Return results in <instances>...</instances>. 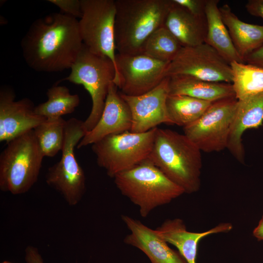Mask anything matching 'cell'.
I'll return each mask as SVG.
<instances>
[{
    "instance_id": "cell-18",
    "label": "cell",
    "mask_w": 263,
    "mask_h": 263,
    "mask_svg": "<svg viewBox=\"0 0 263 263\" xmlns=\"http://www.w3.org/2000/svg\"><path fill=\"white\" fill-rule=\"evenodd\" d=\"M263 121V92L238 100L235 117L227 148L240 163L244 162V151L242 136L248 129L257 128Z\"/></svg>"
},
{
    "instance_id": "cell-34",
    "label": "cell",
    "mask_w": 263,
    "mask_h": 263,
    "mask_svg": "<svg viewBox=\"0 0 263 263\" xmlns=\"http://www.w3.org/2000/svg\"><path fill=\"white\" fill-rule=\"evenodd\" d=\"M0 263H12L11 262H9V261H4Z\"/></svg>"
},
{
    "instance_id": "cell-22",
    "label": "cell",
    "mask_w": 263,
    "mask_h": 263,
    "mask_svg": "<svg viewBox=\"0 0 263 263\" xmlns=\"http://www.w3.org/2000/svg\"><path fill=\"white\" fill-rule=\"evenodd\" d=\"M219 2L218 0H207L205 8L207 22L205 43L215 49L229 64L234 61L244 63L238 54L223 22L218 6Z\"/></svg>"
},
{
    "instance_id": "cell-7",
    "label": "cell",
    "mask_w": 263,
    "mask_h": 263,
    "mask_svg": "<svg viewBox=\"0 0 263 263\" xmlns=\"http://www.w3.org/2000/svg\"><path fill=\"white\" fill-rule=\"evenodd\" d=\"M157 128L142 133L127 131L108 135L92 144L99 167L114 178L149 158Z\"/></svg>"
},
{
    "instance_id": "cell-26",
    "label": "cell",
    "mask_w": 263,
    "mask_h": 263,
    "mask_svg": "<svg viewBox=\"0 0 263 263\" xmlns=\"http://www.w3.org/2000/svg\"><path fill=\"white\" fill-rule=\"evenodd\" d=\"M66 120L62 117L46 119L33 132L44 156L54 157L61 151Z\"/></svg>"
},
{
    "instance_id": "cell-25",
    "label": "cell",
    "mask_w": 263,
    "mask_h": 263,
    "mask_svg": "<svg viewBox=\"0 0 263 263\" xmlns=\"http://www.w3.org/2000/svg\"><path fill=\"white\" fill-rule=\"evenodd\" d=\"M47 100L35 106L36 113L46 119H56L73 113L80 103L76 94H71L66 86L55 85L48 89Z\"/></svg>"
},
{
    "instance_id": "cell-27",
    "label": "cell",
    "mask_w": 263,
    "mask_h": 263,
    "mask_svg": "<svg viewBox=\"0 0 263 263\" xmlns=\"http://www.w3.org/2000/svg\"><path fill=\"white\" fill-rule=\"evenodd\" d=\"M182 47L177 38L163 26L149 36L143 45L141 53L160 61L170 62Z\"/></svg>"
},
{
    "instance_id": "cell-21",
    "label": "cell",
    "mask_w": 263,
    "mask_h": 263,
    "mask_svg": "<svg viewBox=\"0 0 263 263\" xmlns=\"http://www.w3.org/2000/svg\"><path fill=\"white\" fill-rule=\"evenodd\" d=\"M219 9L233 45L244 63L249 55L263 45V25L240 20L227 4L219 7Z\"/></svg>"
},
{
    "instance_id": "cell-33",
    "label": "cell",
    "mask_w": 263,
    "mask_h": 263,
    "mask_svg": "<svg viewBox=\"0 0 263 263\" xmlns=\"http://www.w3.org/2000/svg\"><path fill=\"white\" fill-rule=\"evenodd\" d=\"M253 235L258 240L263 241V215L253 231Z\"/></svg>"
},
{
    "instance_id": "cell-13",
    "label": "cell",
    "mask_w": 263,
    "mask_h": 263,
    "mask_svg": "<svg viewBox=\"0 0 263 263\" xmlns=\"http://www.w3.org/2000/svg\"><path fill=\"white\" fill-rule=\"evenodd\" d=\"M169 77L167 76L151 90L137 96L120 93L128 105L132 117L130 132H147L161 124H173L167 111V99L169 94Z\"/></svg>"
},
{
    "instance_id": "cell-16",
    "label": "cell",
    "mask_w": 263,
    "mask_h": 263,
    "mask_svg": "<svg viewBox=\"0 0 263 263\" xmlns=\"http://www.w3.org/2000/svg\"><path fill=\"white\" fill-rule=\"evenodd\" d=\"M121 219L130 231L124 243L141 250L151 263H188L179 253L168 246L156 229L128 215H122Z\"/></svg>"
},
{
    "instance_id": "cell-1",
    "label": "cell",
    "mask_w": 263,
    "mask_h": 263,
    "mask_svg": "<svg viewBox=\"0 0 263 263\" xmlns=\"http://www.w3.org/2000/svg\"><path fill=\"white\" fill-rule=\"evenodd\" d=\"M83 46L78 20L63 13H51L34 21L21 43L27 64L47 73L70 69Z\"/></svg>"
},
{
    "instance_id": "cell-11",
    "label": "cell",
    "mask_w": 263,
    "mask_h": 263,
    "mask_svg": "<svg viewBox=\"0 0 263 263\" xmlns=\"http://www.w3.org/2000/svg\"><path fill=\"white\" fill-rule=\"evenodd\" d=\"M174 75H189L210 82H232L230 64L206 43L182 47L166 71V77Z\"/></svg>"
},
{
    "instance_id": "cell-23",
    "label": "cell",
    "mask_w": 263,
    "mask_h": 263,
    "mask_svg": "<svg viewBox=\"0 0 263 263\" xmlns=\"http://www.w3.org/2000/svg\"><path fill=\"white\" fill-rule=\"evenodd\" d=\"M212 103L187 95L169 94L166 104L172 124L184 127L200 118Z\"/></svg>"
},
{
    "instance_id": "cell-20",
    "label": "cell",
    "mask_w": 263,
    "mask_h": 263,
    "mask_svg": "<svg viewBox=\"0 0 263 263\" xmlns=\"http://www.w3.org/2000/svg\"><path fill=\"white\" fill-rule=\"evenodd\" d=\"M169 77V94L183 95L214 102L235 97L232 84L201 80L187 75Z\"/></svg>"
},
{
    "instance_id": "cell-24",
    "label": "cell",
    "mask_w": 263,
    "mask_h": 263,
    "mask_svg": "<svg viewBox=\"0 0 263 263\" xmlns=\"http://www.w3.org/2000/svg\"><path fill=\"white\" fill-rule=\"evenodd\" d=\"M232 85L235 97L242 100L263 92V69L255 65L232 61Z\"/></svg>"
},
{
    "instance_id": "cell-14",
    "label": "cell",
    "mask_w": 263,
    "mask_h": 263,
    "mask_svg": "<svg viewBox=\"0 0 263 263\" xmlns=\"http://www.w3.org/2000/svg\"><path fill=\"white\" fill-rule=\"evenodd\" d=\"M28 98L15 100L13 90L7 87L0 91V141L8 143L33 130L46 118L37 114Z\"/></svg>"
},
{
    "instance_id": "cell-3",
    "label": "cell",
    "mask_w": 263,
    "mask_h": 263,
    "mask_svg": "<svg viewBox=\"0 0 263 263\" xmlns=\"http://www.w3.org/2000/svg\"><path fill=\"white\" fill-rule=\"evenodd\" d=\"M114 39L121 54H140L145 41L164 26L172 0H115Z\"/></svg>"
},
{
    "instance_id": "cell-10",
    "label": "cell",
    "mask_w": 263,
    "mask_h": 263,
    "mask_svg": "<svg viewBox=\"0 0 263 263\" xmlns=\"http://www.w3.org/2000/svg\"><path fill=\"white\" fill-rule=\"evenodd\" d=\"M237 104L236 97L213 102L200 118L183 127L184 134L201 151L218 152L227 148Z\"/></svg>"
},
{
    "instance_id": "cell-8",
    "label": "cell",
    "mask_w": 263,
    "mask_h": 263,
    "mask_svg": "<svg viewBox=\"0 0 263 263\" xmlns=\"http://www.w3.org/2000/svg\"><path fill=\"white\" fill-rule=\"evenodd\" d=\"M86 133L83 121L66 120L64 144L60 160L49 168L46 182L59 192L69 206L76 205L86 188L84 172L75 154V149Z\"/></svg>"
},
{
    "instance_id": "cell-9",
    "label": "cell",
    "mask_w": 263,
    "mask_h": 263,
    "mask_svg": "<svg viewBox=\"0 0 263 263\" xmlns=\"http://www.w3.org/2000/svg\"><path fill=\"white\" fill-rule=\"evenodd\" d=\"M82 16L78 20L83 44L92 53L110 58L115 65L114 0H81Z\"/></svg>"
},
{
    "instance_id": "cell-12",
    "label": "cell",
    "mask_w": 263,
    "mask_h": 263,
    "mask_svg": "<svg viewBox=\"0 0 263 263\" xmlns=\"http://www.w3.org/2000/svg\"><path fill=\"white\" fill-rule=\"evenodd\" d=\"M169 63V62L160 61L143 53H117V76L113 82L124 94L141 95L156 87L166 77Z\"/></svg>"
},
{
    "instance_id": "cell-4",
    "label": "cell",
    "mask_w": 263,
    "mask_h": 263,
    "mask_svg": "<svg viewBox=\"0 0 263 263\" xmlns=\"http://www.w3.org/2000/svg\"><path fill=\"white\" fill-rule=\"evenodd\" d=\"M113 179L122 194L139 207L140 214L144 218L156 207L185 193L148 158Z\"/></svg>"
},
{
    "instance_id": "cell-17",
    "label": "cell",
    "mask_w": 263,
    "mask_h": 263,
    "mask_svg": "<svg viewBox=\"0 0 263 263\" xmlns=\"http://www.w3.org/2000/svg\"><path fill=\"white\" fill-rule=\"evenodd\" d=\"M229 223H220L202 232L188 231L183 221L179 218L167 220L156 230L167 243L175 246L188 263H196L198 245L200 240L208 235L226 233L232 229Z\"/></svg>"
},
{
    "instance_id": "cell-5",
    "label": "cell",
    "mask_w": 263,
    "mask_h": 263,
    "mask_svg": "<svg viewBox=\"0 0 263 263\" xmlns=\"http://www.w3.org/2000/svg\"><path fill=\"white\" fill-rule=\"evenodd\" d=\"M44 155L30 131L7 143L0 155V189L13 195L28 191L37 182Z\"/></svg>"
},
{
    "instance_id": "cell-15",
    "label": "cell",
    "mask_w": 263,
    "mask_h": 263,
    "mask_svg": "<svg viewBox=\"0 0 263 263\" xmlns=\"http://www.w3.org/2000/svg\"><path fill=\"white\" fill-rule=\"evenodd\" d=\"M113 82L110 85L104 108L95 127L86 133L77 146L80 149L111 134L130 131L132 117L130 108L117 91Z\"/></svg>"
},
{
    "instance_id": "cell-2",
    "label": "cell",
    "mask_w": 263,
    "mask_h": 263,
    "mask_svg": "<svg viewBox=\"0 0 263 263\" xmlns=\"http://www.w3.org/2000/svg\"><path fill=\"white\" fill-rule=\"evenodd\" d=\"M201 151L184 134L157 127L148 159L185 193L190 194L200 188Z\"/></svg>"
},
{
    "instance_id": "cell-28",
    "label": "cell",
    "mask_w": 263,
    "mask_h": 263,
    "mask_svg": "<svg viewBox=\"0 0 263 263\" xmlns=\"http://www.w3.org/2000/svg\"><path fill=\"white\" fill-rule=\"evenodd\" d=\"M48 1L59 7L63 13L74 18H81V0H49Z\"/></svg>"
},
{
    "instance_id": "cell-19",
    "label": "cell",
    "mask_w": 263,
    "mask_h": 263,
    "mask_svg": "<svg viewBox=\"0 0 263 263\" xmlns=\"http://www.w3.org/2000/svg\"><path fill=\"white\" fill-rule=\"evenodd\" d=\"M172 2L164 26L182 47H193L205 43L207 34L206 17L194 16Z\"/></svg>"
},
{
    "instance_id": "cell-31",
    "label": "cell",
    "mask_w": 263,
    "mask_h": 263,
    "mask_svg": "<svg viewBox=\"0 0 263 263\" xmlns=\"http://www.w3.org/2000/svg\"><path fill=\"white\" fill-rule=\"evenodd\" d=\"M24 258L26 263H44L38 248L32 245L26 247Z\"/></svg>"
},
{
    "instance_id": "cell-29",
    "label": "cell",
    "mask_w": 263,
    "mask_h": 263,
    "mask_svg": "<svg viewBox=\"0 0 263 263\" xmlns=\"http://www.w3.org/2000/svg\"><path fill=\"white\" fill-rule=\"evenodd\" d=\"M191 14L200 17H205V8L207 0H172Z\"/></svg>"
},
{
    "instance_id": "cell-6",
    "label": "cell",
    "mask_w": 263,
    "mask_h": 263,
    "mask_svg": "<svg viewBox=\"0 0 263 263\" xmlns=\"http://www.w3.org/2000/svg\"><path fill=\"white\" fill-rule=\"evenodd\" d=\"M70 69V75L63 80L82 85L91 97V111L83 121L87 132L95 127L101 116L110 85L116 76V68L110 58L92 53L83 44Z\"/></svg>"
},
{
    "instance_id": "cell-32",
    "label": "cell",
    "mask_w": 263,
    "mask_h": 263,
    "mask_svg": "<svg viewBox=\"0 0 263 263\" xmlns=\"http://www.w3.org/2000/svg\"><path fill=\"white\" fill-rule=\"evenodd\" d=\"M245 8L250 15L263 19V0H249Z\"/></svg>"
},
{
    "instance_id": "cell-30",
    "label": "cell",
    "mask_w": 263,
    "mask_h": 263,
    "mask_svg": "<svg viewBox=\"0 0 263 263\" xmlns=\"http://www.w3.org/2000/svg\"><path fill=\"white\" fill-rule=\"evenodd\" d=\"M245 62L263 69V45L249 55L245 58Z\"/></svg>"
}]
</instances>
